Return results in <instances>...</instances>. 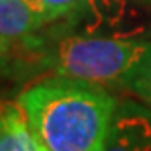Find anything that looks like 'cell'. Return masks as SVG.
<instances>
[{
	"instance_id": "1",
	"label": "cell",
	"mask_w": 151,
	"mask_h": 151,
	"mask_svg": "<svg viewBox=\"0 0 151 151\" xmlns=\"http://www.w3.org/2000/svg\"><path fill=\"white\" fill-rule=\"evenodd\" d=\"M17 102L47 151H100L118 99L102 86L51 77L24 89Z\"/></svg>"
},
{
	"instance_id": "2",
	"label": "cell",
	"mask_w": 151,
	"mask_h": 151,
	"mask_svg": "<svg viewBox=\"0 0 151 151\" xmlns=\"http://www.w3.org/2000/svg\"><path fill=\"white\" fill-rule=\"evenodd\" d=\"M151 51V40L68 35L57 40L46 58L55 77L84 80L95 86H120Z\"/></svg>"
},
{
	"instance_id": "3",
	"label": "cell",
	"mask_w": 151,
	"mask_h": 151,
	"mask_svg": "<svg viewBox=\"0 0 151 151\" xmlns=\"http://www.w3.org/2000/svg\"><path fill=\"white\" fill-rule=\"evenodd\" d=\"M86 35L111 38H151V0H88Z\"/></svg>"
},
{
	"instance_id": "4",
	"label": "cell",
	"mask_w": 151,
	"mask_h": 151,
	"mask_svg": "<svg viewBox=\"0 0 151 151\" xmlns=\"http://www.w3.org/2000/svg\"><path fill=\"white\" fill-rule=\"evenodd\" d=\"M100 151H151V107L140 100H118Z\"/></svg>"
},
{
	"instance_id": "5",
	"label": "cell",
	"mask_w": 151,
	"mask_h": 151,
	"mask_svg": "<svg viewBox=\"0 0 151 151\" xmlns=\"http://www.w3.org/2000/svg\"><path fill=\"white\" fill-rule=\"evenodd\" d=\"M46 24L47 17L33 0H0V38L31 40Z\"/></svg>"
},
{
	"instance_id": "6",
	"label": "cell",
	"mask_w": 151,
	"mask_h": 151,
	"mask_svg": "<svg viewBox=\"0 0 151 151\" xmlns=\"http://www.w3.org/2000/svg\"><path fill=\"white\" fill-rule=\"evenodd\" d=\"M40 149L42 146L31 131L26 113L20 107V104L6 102L0 151H40Z\"/></svg>"
},
{
	"instance_id": "7",
	"label": "cell",
	"mask_w": 151,
	"mask_h": 151,
	"mask_svg": "<svg viewBox=\"0 0 151 151\" xmlns=\"http://www.w3.org/2000/svg\"><path fill=\"white\" fill-rule=\"evenodd\" d=\"M33 2L44 11L49 22H55L60 18H82L88 0H33Z\"/></svg>"
},
{
	"instance_id": "8",
	"label": "cell",
	"mask_w": 151,
	"mask_h": 151,
	"mask_svg": "<svg viewBox=\"0 0 151 151\" xmlns=\"http://www.w3.org/2000/svg\"><path fill=\"white\" fill-rule=\"evenodd\" d=\"M124 89H127L140 102H144L151 107V51L140 62V66L133 71L131 77L126 80Z\"/></svg>"
},
{
	"instance_id": "9",
	"label": "cell",
	"mask_w": 151,
	"mask_h": 151,
	"mask_svg": "<svg viewBox=\"0 0 151 151\" xmlns=\"http://www.w3.org/2000/svg\"><path fill=\"white\" fill-rule=\"evenodd\" d=\"M9 47H11V42L6 40V38H0V68L7 62V55H9V51H11Z\"/></svg>"
},
{
	"instance_id": "10",
	"label": "cell",
	"mask_w": 151,
	"mask_h": 151,
	"mask_svg": "<svg viewBox=\"0 0 151 151\" xmlns=\"http://www.w3.org/2000/svg\"><path fill=\"white\" fill-rule=\"evenodd\" d=\"M4 109H6V102L0 100V137H2V118H4Z\"/></svg>"
},
{
	"instance_id": "11",
	"label": "cell",
	"mask_w": 151,
	"mask_h": 151,
	"mask_svg": "<svg viewBox=\"0 0 151 151\" xmlns=\"http://www.w3.org/2000/svg\"><path fill=\"white\" fill-rule=\"evenodd\" d=\"M40 151H47V149H46V147H42V149H40Z\"/></svg>"
}]
</instances>
